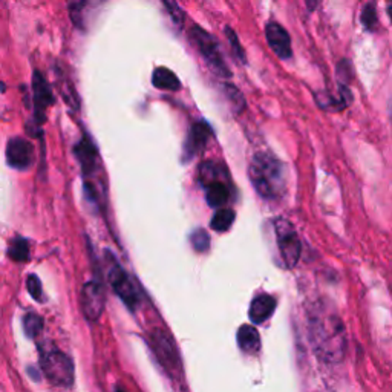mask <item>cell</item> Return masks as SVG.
I'll return each instance as SVG.
<instances>
[{
	"instance_id": "obj_1",
	"label": "cell",
	"mask_w": 392,
	"mask_h": 392,
	"mask_svg": "<svg viewBox=\"0 0 392 392\" xmlns=\"http://www.w3.org/2000/svg\"><path fill=\"white\" fill-rule=\"evenodd\" d=\"M310 342L316 356L326 363H339L345 357L347 335L340 317L330 307L317 303L308 316Z\"/></svg>"
},
{
	"instance_id": "obj_2",
	"label": "cell",
	"mask_w": 392,
	"mask_h": 392,
	"mask_svg": "<svg viewBox=\"0 0 392 392\" xmlns=\"http://www.w3.org/2000/svg\"><path fill=\"white\" fill-rule=\"evenodd\" d=\"M249 177L254 190L263 199H277L284 195V167L270 152H258L249 167Z\"/></svg>"
},
{
	"instance_id": "obj_3",
	"label": "cell",
	"mask_w": 392,
	"mask_h": 392,
	"mask_svg": "<svg viewBox=\"0 0 392 392\" xmlns=\"http://www.w3.org/2000/svg\"><path fill=\"white\" fill-rule=\"evenodd\" d=\"M40 370L54 386L71 388L74 385V363L57 348L51 345L40 348Z\"/></svg>"
},
{
	"instance_id": "obj_4",
	"label": "cell",
	"mask_w": 392,
	"mask_h": 392,
	"mask_svg": "<svg viewBox=\"0 0 392 392\" xmlns=\"http://www.w3.org/2000/svg\"><path fill=\"white\" fill-rule=\"evenodd\" d=\"M106 254V268H108V279L110 282V286L114 288V291L117 296L122 299L127 308L135 310L140 303V294L137 291V286H135L131 276L126 273L124 268L119 266L118 261L115 259V256L109 253L108 250L105 252Z\"/></svg>"
},
{
	"instance_id": "obj_5",
	"label": "cell",
	"mask_w": 392,
	"mask_h": 392,
	"mask_svg": "<svg viewBox=\"0 0 392 392\" xmlns=\"http://www.w3.org/2000/svg\"><path fill=\"white\" fill-rule=\"evenodd\" d=\"M190 38L198 48V51L201 52L207 65H209L216 74L230 77V71L222 59L218 42H216L212 34L207 33L201 27H194L190 29Z\"/></svg>"
},
{
	"instance_id": "obj_6",
	"label": "cell",
	"mask_w": 392,
	"mask_h": 392,
	"mask_svg": "<svg viewBox=\"0 0 392 392\" xmlns=\"http://www.w3.org/2000/svg\"><path fill=\"white\" fill-rule=\"evenodd\" d=\"M276 228V241L279 247V253L288 268H293L298 266L302 253L300 239L296 233V230L286 219H277L275 222Z\"/></svg>"
},
{
	"instance_id": "obj_7",
	"label": "cell",
	"mask_w": 392,
	"mask_h": 392,
	"mask_svg": "<svg viewBox=\"0 0 392 392\" xmlns=\"http://www.w3.org/2000/svg\"><path fill=\"white\" fill-rule=\"evenodd\" d=\"M108 0H68V11L74 25L86 31L99 17Z\"/></svg>"
},
{
	"instance_id": "obj_8",
	"label": "cell",
	"mask_w": 392,
	"mask_h": 392,
	"mask_svg": "<svg viewBox=\"0 0 392 392\" xmlns=\"http://www.w3.org/2000/svg\"><path fill=\"white\" fill-rule=\"evenodd\" d=\"M80 303H82L83 316L89 322H97L105 310V291L103 286L97 281L86 282L82 288V296H80Z\"/></svg>"
},
{
	"instance_id": "obj_9",
	"label": "cell",
	"mask_w": 392,
	"mask_h": 392,
	"mask_svg": "<svg viewBox=\"0 0 392 392\" xmlns=\"http://www.w3.org/2000/svg\"><path fill=\"white\" fill-rule=\"evenodd\" d=\"M34 146L28 140L14 137L6 144V161L13 169L28 170L34 163Z\"/></svg>"
},
{
	"instance_id": "obj_10",
	"label": "cell",
	"mask_w": 392,
	"mask_h": 392,
	"mask_svg": "<svg viewBox=\"0 0 392 392\" xmlns=\"http://www.w3.org/2000/svg\"><path fill=\"white\" fill-rule=\"evenodd\" d=\"M152 347H154L155 354L166 370H169L172 374L180 372V357L178 351L173 345V340L163 331H157L152 335Z\"/></svg>"
},
{
	"instance_id": "obj_11",
	"label": "cell",
	"mask_w": 392,
	"mask_h": 392,
	"mask_svg": "<svg viewBox=\"0 0 392 392\" xmlns=\"http://www.w3.org/2000/svg\"><path fill=\"white\" fill-rule=\"evenodd\" d=\"M33 94H34V106H36V119L38 124H42L45 119V110L54 105V95L50 85L45 77L38 71L33 75Z\"/></svg>"
},
{
	"instance_id": "obj_12",
	"label": "cell",
	"mask_w": 392,
	"mask_h": 392,
	"mask_svg": "<svg viewBox=\"0 0 392 392\" xmlns=\"http://www.w3.org/2000/svg\"><path fill=\"white\" fill-rule=\"evenodd\" d=\"M267 42L271 50L277 55L279 59H290L293 55L291 50V38L290 34L286 33L285 28H282L276 22H270L266 28Z\"/></svg>"
},
{
	"instance_id": "obj_13",
	"label": "cell",
	"mask_w": 392,
	"mask_h": 392,
	"mask_svg": "<svg viewBox=\"0 0 392 392\" xmlns=\"http://www.w3.org/2000/svg\"><path fill=\"white\" fill-rule=\"evenodd\" d=\"M210 135H212V129L205 122H199L191 126L186 144H184L182 158H186V161H190L191 158L205 147V144L209 143Z\"/></svg>"
},
{
	"instance_id": "obj_14",
	"label": "cell",
	"mask_w": 392,
	"mask_h": 392,
	"mask_svg": "<svg viewBox=\"0 0 392 392\" xmlns=\"http://www.w3.org/2000/svg\"><path fill=\"white\" fill-rule=\"evenodd\" d=\"M276 310V299L270 294H258L253 299L250 310H249V317L253 324H263L273 316Z\"/></svg>"
},
{
	"instance_id": "obj_15",
	"label": "cell",
	"mask_w": 392,
	"mask_h": 392,
	"mask_svg": "<svg viewBox=\"0 0 392 392\" xmlns=\"http://www.w3.org/2000/svg\"><path fill=\"white\" fill-rule=\"evenodd\" d=\"M74 154L78 158L80 164H82L85 173H92L95 169H97L99 154L89 138L85 137L82 141L77 143L74 147Z\"/></svg>"
},
{
	"instance_id": "obj_16",
	"label": "cell",
	"mask_w": 392,
	"mask_h": 392,
	"mask_svg": "<svg viewBox=\"0 0 392 392\" xmlns=\"http://www.w3.org/2000/svg\"><path fill=\"white\" fill-rule=\"evenodd\" d=\"M207 191V204L213 209H219L230 199V189L221 178H216L204 186Z\"/></svg>"
},
{
	"instance_id": "obj_17",
	"label": "cell",
	"mask_w": 392,
	"mask_h": 392,
	"mask_svg": "<svg viewBox=\"0 0 392 392\" xmlns=\"http://www.w3.org/2000/svg\"><path fill=\"white\" fill-rule=\"evenodd\" d=\"M236 339H238L239 348H241L247 354H253V353H256V351H259V348H261V335L250 325H244L239 328Z\"/></svg>"
},
{
	"instance_id": "obj_18",
	"label": "cell",
	"mask_w": 392,
	"mask_h": 392,
	"mask_svg": "<svg viewBox=\"0 0 392 392\" xmlns=\"http://www.w3.org/2000/svg\"><path fill=\"white\" fill-rule=\"evenodd\" d=\"M152 83H154L157 89H163V91H180L181 89V82L177 77V74L164 66L157 68L154 71V75H152Z\"/></svg>"
},
{
	"instance_id": "obj_19",
	"label": "cell",
	"mask_w": 392,
	"mask_h": 392,
	"mask_svg": "<svg viewBox=\"0 0 392 392\" xmlns=\"http://www.w3.org/2000/svg\"><path fill=\"white\" fill-rule=\"evenodd\" d=\"M8 258L14 262H27L29 259V245L23 238H14L8 245Z\"/></svg>"
},
{
	"instance_id": "obj_20",
	"label": "cell",
	"mask_w": 392,
	"mask_h": 392,
	"mask_svg": "<svg viewBox=\"0 0 392 392\" xmlns=\"http://www.w3.org/2000/svg\"><path fill=\"white\" fill-rule=\"evenodd\" d=\"M233 221H235V212L233 210L219 209L212 218L210 227L216 231H221V233H222V231H227L231 227Z\"/></svg>"
},
{
	"instance_id": "obj_21",
	"label": "cell",
	"mask_w": 392,
	"mask_h": 392,
	"mask_svg": "<svg viewBox=\"0 0 392 392\" xmlns=\"http://www.w3.org/2000/svg\"><path fill=\"white\" fill-rule=\"evenodd\" d=\"M23 330L28 339H34L43 330V319L36 313H28L23 317Z\"/></svg>"
},
{
	"instance_id": "obj_22",
	"label": "cell",
	"mask_w": 392,
	"mask_h": 392,
	"mask_svg": "<svg viewBox=\"0 0 392 392\" xmlns=\"http://www.w3.org/2000/svg\"><path fill=\"white\" fill-rule=\"evenodd\" d=\"M190 241H191V245H194V249L199 253L209 250V247H210V236L203 228L195 231V233L191 235Z\"/></svg>"
},
{
	"instance_id": "obj_23",
	"label": "cell",
	"mask_w": 392,
	"mask_h": 392,
	"mask_svg": "<svg viewBox=\"0 0 392 392\" xmlns=\"http://www.w3.org/2000/svg\"><path fill=\"white\" fill-rule=\"evenodd\" d=\"M161 2L166 8V11L169 13L172 22L175 23V25L181 28L182 23H184V13H182L181 8L178 6L177 0H161Z\"/></svg>"
},
{
	"instance_id": "obj_24",
	"label": "cell",
	"mask_w": 392,
	"mask_h": 392,
	"mask_svg": "<svg viewBox=\"0 0 392 392\" xmlns=\"http://www.w3.org/2000/svg\"><path fill=\"white\" fill-rule=\"evenodd\" d=\"M27 288H28V293L33 296V299L37 302H43L45 300V296H43V286L42 282H40V279L34 275H29L27 279Z\"/></svg>"
},
{
	"instance_id": "obj_25",
	"label": "cell",
	"mask_w": 392,
	"mask_h": 392,
	"mask_svg": "<svg viewBox=\"0 0 392 392\" xmlns=\"http://www.w3.org/2000/svg\"><path fill=\"white\" fill-rule=\"evenodd\" d=\"M226 91H227V97H228V100L231 103V106H233V109L236 112H241L245 108V100L242 97V94L239 92L236 87L231 86V85H227Z\"/></svg>"
},
{
	"instance_id": "obj_26",
	"label": "cell",
	"mask_w": 392,
	"mask_h": 392,
	"mask_svg": "<svg viewBox=\"0 0 392 392\" xmlns=\"http://www.w3.org/2000/svg\"><path fill=\"white\" fill-rule=\"evenodd\" d=\"M226 34H227V38H228V42H230V46H231V50H233V54L236 55V57L241 60L242 63H245V54H244V50H242V46L241 43H239V38L236 36V33L231 28H227L226 29Z\"/></svg>"
},
{
	"instance_id": "obj_27",
	"label": "cell",
	"mask_w": 392,
	"mask_h": 392,
	"mask_svg": "<svg viewBox=\"0 0 392 392\" xmlns=\"http://www.w3.org/2000/svg\"><path fill=\"white\" fill-rule=\"evenodd\" d=\"M362 23L368 29H374L377 27V14H375V8L372 5H366L362 11Z\"/></svg>"
},
{
	"instance_id": "obj_28",
	"label": "cell",
	"mask_w": 392,
	"mask_h": 392,
	"mask_svg": "<svg viewBox=\"0 0 392 392\" xmlns=\"http://www.w3.org/2000/svg\"><path fill=\"white\" fill-rule=\"evenodd\" d=\"M305 2H307V6H308L310 11H313L316 5H317V0H305Z\"/></svg>"
},
{
	"instance_id": "obj_29",
	"label": "cell",
	"mask_w": 392,
	"mask_h": 392,
	"mask_svg": "<svg viewBox=\"0 0 392 392\" xmlns=\"http://www.w3.org/2000/svg\"><path fill=\"white\" fill-rule=\"evenodd\" d=\"M389 17H391V20H392V3H391V6H389Z\"/></svg>"
}]
</instances>
